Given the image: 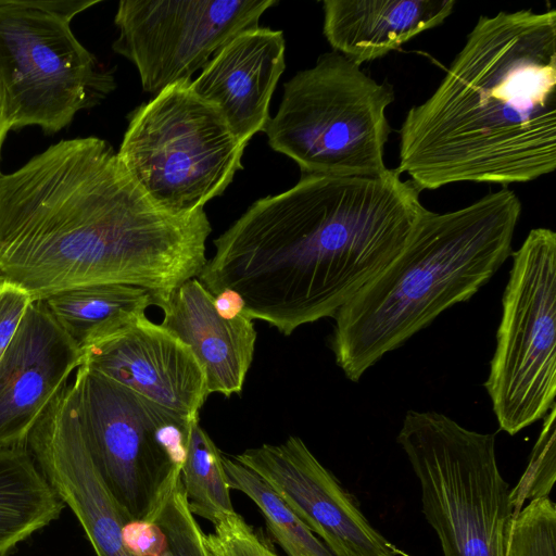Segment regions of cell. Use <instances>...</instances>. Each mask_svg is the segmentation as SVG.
Listing matches in <instances>:
<instances>
[{"label":"cell","instance_id":"obj_20","mask_svg":"<svg viewBox=\"0 0 556 556\" xmlns=\"http://www.w3.org/2000/svg\"><path fill=\"white\" fill-rule=\"evenodd\" d=\"M64 332L83 351L112 334L154 305L144 289L94 285L64 290L42 300Z\"/></svg>","mask_w":556,"mask_h":556},{"label":"cell","instance_id":"obj_5","mask_svg":"<svg viewBox=\"0 0 556 556\" xmlns=\"http://www.w3.org/2000/svg\"><path fill=\"white\" fill-rule=\"evenodd\" d=\"M417 477L443 556H507L516 518L495 434L438 412L407 410L396 437Z\"/></svg>","mask_w":556,"mask_h":556},{"label":"cell","instance_id":"obj_4","mask_svg":"<svg viewBox=\"0 0 556 556\" xmlns=\"http://www.w3.org/2000/svg\"><path fill=\"white\" fill-rule=\"evenodd\" d=\"M521 202L507 187L453 212L428 210L403 251L333 316L330 348L358 382L387 353L471 299L511 254Z\"/></svg>","mask_w":556,"mask_h":556},{"label":"cell","instance_id":"obj_11","mask_svg":"<svg viewBox=\"0 0 556 556\" xmlns=\"http://www.w3.org/2000/svg\"><path fill=\"white\" fill-rule=\"evenodd\" d=\"M277 0H122L112 49L138 70L146 92L156 96L190 83L237 35L258 26Z\"/></svg>","mask_w":556,"mask_h":556},{"label":"cell","instance_id":"obj_30","mask_svg":"<svg viewBox=\"0 0 556 556\" xmlns=\"http://www.w3.org/2000/svg\"><path fill=\"white\" fill-rule=\"evenodd\" d=\"M2 280H3V279H2V277L0 276V282H1Z\"/></svg>","mask_w":556,"mask_h":556},{"label":"cell","instance_id":"obj_27","mask_svg":"<svg viewBox=\"0 0 556 556\" xmlns=\"http://www.w3.org/2000/svg\"><path fill=\"white\" fill-rule=\"evenodd\" d=\"M31 302L30 296L17 286L5 280L0 282V358Z\"/></svg>","mask_w":556,"mask_h":556},{"label":"cell","instance_id":"obj_22","mask_svg":"<svg viewBox=\"0 0 556 556\" xmlns=\"http://www.w3.org/2000/svg\"><path fill=\"white\" fill-rule=\"evenodd\" d=\"M223 464L230 489L242 492L255 503L271 539L288 556H334L258 475L233 457L223 455Z\"/></svg>","mask_w":556,"mask_h":556},{"label":"cell","instance_id":"obj_2","mask_svg":"<svg viewBox=\"0 0 556 556\" xmlns=\"http://www.w3.org/2000/svg\"><path fill=\"white\" fill-rule=\"evenodd\" d=\"M395 168L302 175L254 202L214 240L199 281L235 291L243 313L283 336L331 317L406 247L428 212Z\"/></svg>","mask_w":556,"mask_h":556},{"label":"cell","instance_id":"obj_15","mask_svg":"<svg viewBox=\"0 0 556 556\" xmlns=\"http://www.w3.org/2000/svg\"><path fill=\"white\" fill-rule=\"evenodd\" d=\"M81 362V350L45 302L33 301L0 358V450L27 445L31 430Z\"/></svg>","mask_w":556,"mask_h":556},{"label":"cell","instance_id":"obj_17","mask_svg":"<svg viewBox=\"0 0 556 556\" xmlns=\"http://www.w3.org/2000/svg\"><path fill=\"white\" fill-rule=\"evenodd\" d=\"M155 306L163 311L161 325L186 343L202 365L208 395L241 393L257 338L253 320L244 313L223 317L214 295L198 278L162 296Z\"/></svg>","mask_w":556,"mask_h":556},{"label":"cell","instance_id":"obj_1","mask_svg":"<svg viewBox=\"0 0 556 556\" xmlns=\"http://www.w3.org/2000/svg\"><path fill=\"white\" fill-rule=\"evenodd\" d=\"M211 231L204 208L156 205L98 137L59 141L0 173V276L31 301L126 285L156 303L199 277Z\"/></svg>","mask_w":556,"mask_h":556},{"label":"cell","instance_id":"obj_16","mask_svg":"<svg viewBox=\"0 0 556 556\" xmlns=\"http://www.w3.org/2000/svg\"><path fill=\"white\" fill-rule=\"evenodd\" d=\"M280 30L255 27L232 38L190 83L191 90L216 106L239 141L262 131L269 103L285 71Z\"/></svg>","mask_w":556,"mask_h":556},{"label":"cell","instance_id":"obj_8","mask_svg":"<svg viewBox=\"0 0 556 556\" xmlns=\"http://www.w3.org/2000/svg\"><path fill=\"white\" fill-rule=\"evenodd\" d=\"M190 83L170 86L136 108L117 152L150 199L173 214L204 208L223 194L242 168L247 147Z\"/></svg>","mask_w":556,"mask_h":556},{"label":"cell","instance_id":"obj_25","mask_svg":"<svg viewBox=\"0 0 556 556\" xmlns=\"http://www.w3.org/2000/svg\"><path fill=\"white\" fill-rule=\"evenodd\" d=\"M507 556H556V505L549 497L532 500L518 513Z\"/></svg>","mask_w":556,"mask_h":556},{"label":"cell","instance_id":"obj_18","mask_svg":"<svg viewBox=\"0 0 556 556\" xmlns=\"http://www.w3.org/2000/svg\"><path fill=\"white\" fill-rule=\"evenodd\" d=\"M455 4L454 0H325L324 35L333 51L361 66L439 26Z\"/></svg>","mask_w":556,"mask_h":556},{"label":"cell","instance_id":"obj_13","mask_svg":"<svg viewBox=\"0 0 556 556\" xmlns=\"http://www.w3.org/2000/svg\"><path fill=\"white\" fill-rule=\"evenodd\" d=\"M27 447L46 480L78 519L96 555L132 556L123 539V528L130 518L92 462L72 383L38 420Z\"/></svg>","mask_w":556,"mask_h":556},{"label":"cell","instance_id":"obj_21","mask_svg":"<svg viewBox=\"0 0 556 556\" xmlns=\"http://www.w3.org/2000/svg\"><path fill=\"white\" fill-rule=\"evenodd\" d=\"M123 539L132 556H213L191 513L180 477L143 520L129 519Z\"/></svg>","mask_w":556,"mask_h":556},{"label":"cell","instance_id":"obj_24","mask_svg":"<svg viewBox=\"0 0 556 556\" xmlns=\"http://www.w3.org/2000/svg\"><path fill=\"white\" fill-rule=\"evenodd\" d=\"M556 406L543 418V426L532 448L529 464L510 491L515 516L529 500L548 497L556 480Z\"/></svg>","mask_w":556,"mask_h":556},{"label":"cell","instance_id":"obj_12","mask_svg":"<svg viewBox=\"0 0 556 556\" xmlns=\"http://www.w3.org/2000/svg\"><path fill=\"white\" fill-rule=\"evenodd\" d=\"M232 457L266 481L334 556H395L394 546L301 438Z\"/></svg>","mask_w":556,"mask_h":556},{"label":"cell","instance_id":"obj_19","mask_svg":"<svg viewBox=\"0 0 556 556\" xmlns=\"http://www.w3.org/2000/svg\"><path fill=\"white\" fill-rule=\"evenodd\" d=\"M64 507L27 445L0 450V556L58 519Z\"/></svg>","mask_w":556,"mask_h":556},{"label":"cell","instance_id":"obj_9","mask_svg":"<svg viewBox=\"0 0 556 556\" xmlns=\"http://www.w3.org/2000/svg\"><path fill=\"white\" fill-rule=\"evenodd\" d=\"M72 384L83 434L104 483L130 519L148 518L180 477L195 420L84 365Z\"/></svg>","mask_w":556,"mask_h":556},{"label":"cell","instance_id":"obj_23","mask_svg":"<svg viewBox=\"0 0 556 556\" xmlns=\"http://www.w3.org/2000/svg\"><path fill=\"white\" fill-rule=\"evenodd\" d=\"M180 479L189 508L194 516L215 525L220 517L235 513L223 454L199 420L191 425Z\"/></svg>","mask_w":556,"mask_h":556},{"label":"cell","instance_id":"obj_28","mask_svg":"<svg viewBox=\"0 0 556 556\" xmlns=\"http://www.w3.org/2000/svg\"><path fill=\"white\" fill-rule=\"evenodd\" d=\"M217 312L225 318H233L243 313V301L232 290H223L214 295Z\"/></svg>","mask_w":556,"mask_h":556},{"label":"cell","instance_id":"obj_29","mask_svg":"<svg viewBox=\"0 0 556 556\" xmlns=\"http://www.w3.org/2000/svg\"><path fill=\"white\" fill-rule=\"evenodd\" d=\"M11 129H12V127H11V122H10L9 114H8L7 104H5V98H4L3 90L0 86V154H1L2 144L7 137V134Z\"/></svg>","mask_w":556,"mask_h":556},{"label":"cell","instance_id":"obj_3","mask_svg":"<svg viewBox=\"0 0 556 556\" xmlns=\"http://www.w3.org/2000/svg\"><path fill=\"white\" fill-rule=\"evenodd\" d=\"M555 168L556 11L481 15L434 92L407 111L395 169L422 191Z\"/></svg>","mask_w":556,"mask_h":556},{"label":"cell","instance_id":"obj_26","mask_svg":"<svg viewBox=\"0 0 556 556\" xmlns=\"http://www.w3.org/2000/svg\"><path fill=\"white\" fill-rule=\"evenodd\" d=\"M206 543L213 556H278L262 532L236 511L216 521Z\"/></svg>","mask_w":556,"mask_h":556},{"label":"cell","instance_id":"obj_6","mask_svg":"<svg viewBox=\"0 0 556 556\" xmlns=\"http://www.w3.org/2000/svg\"><path fill=\"white\" fill-rule=\"evenodd\" d=\"M392 85L378 83L337 51L318 56L283 85L278 111L263 131L269 147L292 159L302 175L384 172Z\"/></svg>","mask_w":556,"mask_h":556},{"label":"cell","instance_id":"obj_7","mask_svg":"<svg viewBox=\"0 0 556 556\" xmlns=\"http://www.w3.org/2000/svg\"><path fill=\"white\" fill-rule=\"evenodd\" d=\"M98 0H0V86L12 129L58 132L115 89L71 22Z\"/></svg>","mask_w":556,"mask_h":556},{"label":"cell","instance_id":"obj_10","mask_svg":"<svg viewBox=\"0 0 556 556\" xmlns=\"http://www.w3.org/2000/svg\"><path fill=\"white\" fill-rule=\"evenodd\" d=\"M511 256L484 387L500 429L514 435L555 406V231L531 229Z\"/></svg>","mask_w":556,"mask_h":556},{"label":"cell","instance_id":"obj_14","mask_svg":"<svg viewBox=\"0 0 556 556\" xmlns=\"http://www.w3.org/2000/svg\"><path fill=\"white\" fill-rule=\"evenodd\" d=\"M81 365L189 420L208 396L205 371L192 350L146 314L89 345Z\"/></svg>","mask_w":556,"mask_h":556}]
</instances>
